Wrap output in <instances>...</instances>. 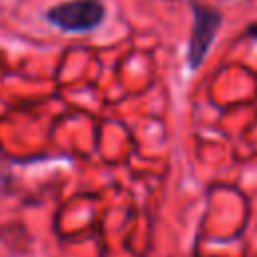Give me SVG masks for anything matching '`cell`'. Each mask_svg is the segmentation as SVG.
Here are the masks:
<instances>
[{"label":"cell","instance_id":"1","mask_svg":"<svg viewBox=\"0 0 257 257\" xmlns=\"http://www.w3.org/2000/svg\"><path fill=\"white\" fill-rule=\"evenodd\" d=\"M104 10L94 0H74L58 4L48 12V20L66 32H86L100 24Z\"/></svg>","mask_w":257,"mask_h":257},{"label":"cell","instance_id":"2","mask_svg":"<svg viewBox=\"0 0 257 257\" xmlns=\"http://www.w3.org/2000/svg\"><path fill=\"white\" fill-rule=\"evenodd\" d=\"M219 26V14L207 8H195V28L191 36V48H189V60L191 66H199L213 36Z\"/></svg>","mask_w":257,"mask_h":257},{"label":"cell","instance_id":"3","mask_svg":"<svg viewBox=\"0 0 257 257\" xmlns=\"http://www.w3.org/2000/svg\"><path fill=\"white\" fill-rule=\"evenodd\" d=\"M251 34H257V26H255V28H253V30H251Z\"/></svg>","mask_w":257,"mask_h":257}]
</instances>
